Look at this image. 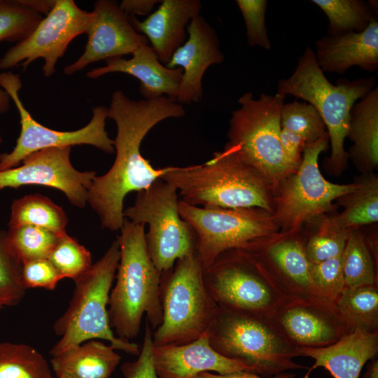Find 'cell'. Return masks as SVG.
Wrapping results in <instances>:
<instances>
[{"mask_svg": "<svg viewBox=\"0 0 378 378\" xmlns=\"http://www.w3.org/2000/svg\"><path fill=\"white\" fill-rule=\"evenodd\" d=\"M246 29L248 43L250 46H260L265 50L271 48L265 24L267 0H237Z\"/></svg>", "mask_w": 378, "mask_h": 378, "instance_id": "39", "label": "cell"}, {"mask_svg": "<svg viewBox=\"0 0 378 378\" xmlns=\"http://www.w3.org/2000/svg\"><path fill=\"white\" fill-rule=\"evenodd\" d=\"M59 236L44 228L24 225L8 227L6 239L12 253L24 263L48 258Z\"/></svg>", "mask_w": 378, "mask_h": 378, "instance_id": "33", "label": "cell"}, {"mask_svg": "<svg viewBox=\"0 0 378 378\" xmlns=\"http://www.w3.org/2000/svg\"><path fill=\"white\" fill-rule=\"evenodd\" d=\"M10 97L1 88H0V115L9 111L10 107ZM3 143V139L0 135V145Z\"/></svg>", "mask_w": 378, "mask_h": 378, "instance_id": "46", "label": "cell"}, {"mask_svg": "<svg viewBox=\"0 0 378 378\" xmlns=\"http://www.w3.org/2000/svg\"><path fill=\"white\" fill-rule=\"evenodd\" d=\"M183 105L167 97L134 101L121 90L112 94L108 118L117 126L113 140L115 158L104 175L95 176L88 203L99 217L102 227L120 230L124 222L123 202L127 194L148 188L161 178L169 167L155 169L141 153L148 132L169 118L185 115Z\"/></svg>", "mask_w": 378, "mask_h": 378, "instance_id": "1", "label": "cell"}, {"mask_svg": "<svg viewBox=\"0 0 378 378\" xmlns=\"http://www.w3.org/2000/svg\"><path fill=\"white\" fill-rule=\"evenodd\" d=\"M353 191L339 197L344 207L340 214L324 218L318 230L350 231L378 220V178L367 173Z\"/></svg>", "mask_w": 378, "mask_h": 378, "instance_id": "27", "label": "cell"}, {"mask_svg": "<svg viewBox=\"0 0 378 378\" xmlns=\"http://www.w3.org/2000/svg\"><path fill=\"white\" fill-rule=\"evenodd\" d=\"M298 356L312 358V372L323 368L334 378H359L364 365L377 357L378 331L356 330L336 342L323 347H295Z\"/></svg>", "mask_w": 378, "mask_h": 378, "instance_id": "24", "label": "cell"}, {"mask_svg": "<svg viewBox=\"0 0 378 378\" xmlns=\"http://www.w3.org/2000/svg\"><path fill=\"white\" fill-rule=\"evenodd\" d=\"M92 13L94 18L86 32L85 50L76 62L64 69L66 75H73L99 60L132 55L141 46L148 44L147 38L136 31L130 17L116 1L98 0Z\"/></svg>", "mask_w": 378, "mask_h": 378, "instance_id": "17", "label": "cell"}, {"mask_svg": "<svg viewBox=\"0 0 378 378\" xmlns=\"http://www.w3.org/2000/svg\"><path fill=\"white\" fill-rule=\"evenodd\" d=\"M178 207L181 217L194 232L203 269L226 251L250 249L284 234L272 214L262 209L196 206L180 200Z\"/></svg>", "mask_w": 378, "mask_h": 378, "instance_id": "9", "label": "cell"}, {"mask_svg": "<svg viewBox=\"0 0 378 378\" xmlns=\"http://www.w3.org/2000/svg\"><path fill=\"white\" fill-rule=\"evenodd\" d=\"M162 1L158 0H123L119 4L122 10L130 17L148 15L155 4Z\"/></svg>", "mask_w": 378, "mask_h": 378, "instance_id": "44", "label": "cell"}, {"mask_svg": "<svg viewBox=\"0 0 378 378\" xmlns=\"http://www.w3.org/2000/svg\"><path fill=\"white\" fill-rule=\"evenodd\" d=\"M211 346L220 355L273 376L306 368L296 363L295 347L268 316L217 307L206 332Z\"/></svg>", "mask_w": 378, "mask_h": 378, "instance_id": "6", "label": "cell"}, {"mask_svg": "<svg viewBox=\"0 0 378 378\" xmlns=\"http://www.w3.org/2000/svg\"><path fill=\"white\" fill-rule=\"evenodd\" d=\"M280 122L281 128L298 134L307 144L318 140L327 132L316 108L307 102L284 103Z\"/></svg>", "mask_w": 378, "mask_h": 378, "instance_id": "36", "label": "cell"}, {"mask_svg": "<svg viewBox=\"0 0 378 378\" xmlns=\"http://www.w3.org/2000/svg\"><path fill=\"white\" fill-rule=\"evenodd\" d=\"M115 72L136 78L141 83L139 91L146 99L164 96L173 101L176 99L183 75L181 68L170 69L162 64L148 44L139 48L129 59H106L104 66L93 69L86 76L95 79Z\"/></svg>", "mask_w": 378, "mask_h": 378, "instance_id": "22", "label": "cell"}, {"mask_svg": "<svg viewBox=\"0 0 378 378\" xmlns=\"http://www.w3.org/2000/svg\"><path fill=\"white\" fill-rule=\"evenodd\" d=\"M295 347H323L351 330L334 303L318 298H286L270 317Z\"/></svg>", "mask_w": 378, "mask_h": 378, "instance_id": "16", "label": "cell"}, {"mask_svg": "<svg viewBox=\"0 0 378 378\" xmlns=\"http://www.w3.org/2000/svg\"><path fill=\"white\" fill-rule=\"evenodd\" d=\"M310 374L311 372L307 371L302 378H309ZM192 378H295V374L290 372H285L273 376H262L247 372H237L223 374L205 372Z\"/></svg>", "mask_w": 378, "mask_h": 378, "instance_id": "45", "label": "cell"}, {"mask_svg": "<svg viewBox=\"0 0 378 378\" xmlns=\"http://www.w3.org/2000/svg\"><path fill=\"white\" fill-rule=\"evenodd\" d=\"M48 259L63 278L74 281L92 265L90 252L66 232L59 236Z\"/></svg>", "mask_w": 378, "mask_h": 378, "instance_id": "37", "label": "cell"}, {"mask_svg": "<svg viewBox=\"0 0 378 378\" xmlns=\"http://www.w3.org/2000/svg\"><path fill=\"white\" fill-rule=\"evenodd\" d=\"M120 360L112 346L90 340L52 356L50 363L57 378H109Z\"/></svg>", "mask_w": 378, "mask_h": 378, "instance_id": "26", "label": "cell"}, {"mask_svg": "<svg viewBox=\"0 0 378 378\" xmlns=\"http://www.w3.org/2000/svg\"><path fill=\"white\" fill-rule=\"evenodd\" d=\"M0 86L14 102L21 125L20 134L13 150L0 154V171L16 167L28 155L50 148L90 145L108 154L114 153L113 140L109 138L105 130L108 107L97 106L94 108L90 122L79 130L57 131L38 123L24 106L19 96L22 84L18 74L12 71L1 73Z\"/></svg>", "mask_w": 378, "mask_h": 378, "instance_id": "13", "label": "cell"}, {"mask_svg": "<svg viewBox=\"0 0 378 378\" xmlns=\"http://www.w3.org/2000/svg\"><path fill=\"white\" fill-rule=\"evenodd\" d=\"M6 231L0 230V309L17 305L27 288L22 275V263L6 242Z\"/></svg>", "mask_w": 378, "mask_h": 378, "instance_id": "35", "label": "cell"}, {"mask_svg": "<svg viewBox=\"0 0 378 378\" xmlns=\"http://www.w3.org/2000/svg\"><path fill=\"white\" fill-rule=\"evenodd\" d=\"M153 362L158 378H192L205 372L256 374L252 368L216 352L206 333L181 345L154 346Z\"/></svg>", "mask_w": 378, "mask_h": 378, "instance_id": "20", "label": "cell"}, {"mask_svg": "<svg viewBox=\"0 0 378 378\" xmlns=\"http://www.w3.org/2000/svg\"><path fill=\"white\" fill-rule=\"evenodd\" d=\"M196 206L259 208L272 214L274 190L258 170L223 150L201 164L169 167L161 178Z\"/></svg>", "mask_w": 378, "mask_h": 378, "instance_id": "3", "label": "cell"}, {"mask_svg": "<svg viewBox=\"0 0 378 378\" xmlns=\"http://www.w3.org/2000/svg\"><path fill=\"white\" fill-rule=\"evenodd\" d=\"M374 77L354 80L341 78L336 85L331 83L318 66L310 46L298 58L293 73L278 82L276 93L307 102L321 117L330 142V155L325 160L330 173L340 174L347 166L344 139L351 109L358 99L374 89Z\"/></svg>", "mask_w": 378, "mask_h": 378, "instance_id": "4", "label": "cell"}, {"mask_svg": "<svg viewBox=\"0 0 378 378\" xmlns=\"http://www.w3.org/2000/svg\"><path fill=\"white\" fill-rule=\"evenodd\" d=\"M119 259L116 239L99 260L74 281L69 304L53 325L60 338L50 351L52 356L90 340H106L115 350L139 354V346L115 335L109 323L107 307Z\"/></svg>", "mask_w": 378, "mask_h": 378, "instance_id": "5", "label": "cell"}, {"mask_svg": "<svg viewBox=\"0 0 378 378\" xmlns=\"http://www.w3.org/2000/svg\"><path fill=\"white\" fill-rule=\"evenodd\" d=\"M350 231L318 230L306 241L307 256L318 263L342 253Z\"/></svg>", "mask_w": 378, "mask_h": 378, "instance_id": "40", "label": "cell"}, {"mask_svg": "<svg viewBox=\"0 0 378 378\" xmlns=\"http://www.w3.org/2000/svg\"><path fill=\"white\" fill-rule=\"evenodd\" d=\"M334 305L351 332L378 331V284L345 287Z\"/></svg>", "mask_w": 378, "mask_h": 378, "instance_id": "28", "label": "cell"}, {"mask_svg": "<svg viewBox=\"0 0 378 378\" xmlns=\"http://www.w3.org/2000/svg\"><path fill=\"white\" fill-rule=\"evenodd\" d=\"M68 218L62 208L41 194H31L13 200L8 227L31 225L61 235Z\"/></svg>", "mask_w": 378, "mask_h": 378, "instance_id": "29", "label": "cell"}, {"mask_svg": "<svg viewBox=\"0 0 378 378\" xmlns=\"http://www.w3.org/2000/svg\"><path fill=\"white\" fill-rule=\"evenodd\" d=\"M120 231L117 237L120 259L108 315L116 336L130 341L138 335L144 314L151 329L162 322V274L149 255L144 225L125 218Z\"/></svg>", "mask_w": 378, "mask_h": 378, "instance_id": "2", "label": "cell"}, {"mask_svg": "<svg viewBox=\"0 0 378 378\" xmlns=\"http://www.w3.org/2000/svg\"><path fill=\"white\" fill-rule=\"evenodd\" d=\"M0 378H55L41 354L25 344L0 342Z\"/></svg>", "mask_w": 378, "mask_h": 378, "instance_id": "32", "label": "cell"}, {"mask_svg": "<svg viewBox=\"0 0 378 378\" xmlns=\"http://www.w3.org/2000/svg\"><path fill=\"white\" fill-rule=\"evenodd\" d=\"M346 137L352 142L348 156L358 169L371 173L378 165V88L351 109Z\"/></svg>", "mask_w": 378, "mask_h": 378, "instance_id": "25", "label": "cell"}, {"mask_svg": "<svg viewBox=\"0 0 378 378\" xmlns=\"http://www.w3.org/2000/svg\"><path fill=\"white\" fill-rule=\"evenodd\" d=\"M280 141L286 158L295 167L298 168L302 162L307 142L298 134L284 128L281 129Z\"/></svg>", "mask_w": 378, "mask_h": 378, "instance_id": "43", "label": "cell"}, {"mask_svg": "<svg viewBox=\"0 0 378 378\" xmlns=\"http://www.w3.org/2000/svg\"><path fill=\"white\" fill-rule=\"evenodd\" d=\"M162 319L153 332L155 346L181 345L206 333L218 305L209 293L196 251L161 276Z\"/></svg>", "mask_w": 378, "mask_h": 378, "instance_id": "8", "label": "cell"}, {"mask_svg": "<svg viewBox=\"0 0 378 378\" xmlns=\"http://www.w3.org/2000/svg\"><path fill=\"white\" fill-rule=\"evenodd\" d=\"M328 143L326 132L318 140L307 144L298 169L276 188L272 216L281 233L298 234L304 223L331 211L335 200L356 188L357 181L336 184L322 175L318 157Z\"/></svg>", "mask_w": 378, "mask_h": 378, "instance_id": "10", "label": "cell"}, {"mask_svg": "<svg viewBox=\"0 0 378 378\" xmlns=\"http://www.w3.org/2000/svg\"><path fill=\"white\" fill-rule=\"evenodd\" d=\"M286 96L261 94L257 99L248 92L239 97L232 112L223 150L258 170L274 190L295 167L280 141L281 110Z\"/></svg>", "mask_w": 378, "mask_h": 378, "instance_id": "7", "label": "cell"}, {"mask_svg": "<svg viewBox=\"0 0 378 378\" xmlns=\"http://www.w3.org/2000/svg\"><path fill=\"white\" fill-rule=\"evenodd\" d=\"M93 18L92 11L81 9L73 0H55L51 10L33 32L0 58V69H8L20 64L22 71H25L31 62L42 58L45 61L43 76H51L69 44L76 36L86 34Z\"/></svg>", "mask_w": 378, "mask_h": 378, "instance_id": "14", "label": "cell"}, {"mask_svg": "<svg viewBox=\"0 0 378 378\" xmlns=\"http://www.w3.org/2000/svg\"><path fill=\"white\" fill-rule=\"evenodd\" d=\"M316 59L323 73L346 72L357 66L368 71L378 68V19L360 32L324 36L316 42Z\"/></svg>", "mask_w": 378, "mask_h": 378, "instance_id": "23", "label": "cell"}, {"mask_svg": "<svg viewBox=\"0 0 378 378\" xmlns=\"http://www.w3.org/2000/svg\"><path fill=\"white\" fill-rule=\"evenodd\" d=\"M362 378H378V358L375 357L367 363Z\"/></svg>", "mask_w": 378, "mask_h": 378, "instance_id": "47", "label": "cell"}, {"mask_svg": "<svg viewBox=\"0 0 378 378\" xmlns=\"http://www.w3.org/2000/svg\"><path fill=\"white\" fill-rule=\"evenodd\" d=\"M328 19V34L337 36L363 31L377 18V1L312 0Z\"/></svg>", "mask_w": 378, "mask_h": 378, "instance_id": "30", "label": "cell"}, {"mask_svg": "<svg viewBox=\"0 0 378 378\" xmlns=\"http://www.w3.org/2000/svg\"><path fill=\"white\" fill-rule=\"evenodd\" d=\"M178 202L176 189L160 178L138 192L134 204L123 211L128 220L148 225V251L161 274L171 270L177 260L196 251L194 232L181 217Z\"/></svg>", "mask_w": 378, "mask_h": 378, "instance_id": "12", "label": "cell"}, {"mask_svg": "<svg viewBox=\"0 0 378 378\" xmlns=\"http://www.w3.org/2000/svg\"><path fill=\"white\" fill-rule=\"evenodd\" d=\"M22 275L27 289L43 288L52 290L57 283L64 279L48 258L22 263Z\"/></svg>", "mask_w": 378, "mask_h": 378, "instance_id": "41", "label": "cell"}, {"mask_svg": "<svg viewBox=\"0 0 378 378\" xmlns=\"http://www.w3.org/2000/svg\"><path fill=\"white\" fill-rule=\"evenodd\" d=\"M201 9L199 0H164L144 21L130 17L136 31L147 38L160 62L166 65L186 41V27Z\"/></svg>", "mask_w": 378, "mask_h": 378, "instance_id": "21", "label": "cell"}, {"mask_svg": "<svg viewBox=\"0 0 378 378\" xmlns=\"http://www.w3.org/2000/svg\"><path fill=\"white\" fill-rule=\"evenodd\" d=\"M306 241L298 234H284L270 243L246 251L255 258L286 298H318L310 276L311 262L306 254Z\"/></svg>", "mask_w": 378, "mask_h": 378, "instance_id": "18", "label": "cell"}, {"mask_svg": "<svg viewBox=\"0 0 378 378\" xmlns=\"http://www.w3.org/2000/svg\"><path fill=\"white\" fill-rule=\"evenodd\" d=\"M153 330L146 321L142 346L138 358L134 361L124 363L121 372L125 378H158L153 362Z\"/></svg>", "mask_w": 378, "mask_h": 378, "instance_id": "42", "label": "cell"}, {"mask_svg": "<svg viewBox=\"0 0 378 378\" xmlns=\"http://www.w3.org/2000/svg\"><path fill=\"white\" fill-rule=\"evenodd\" d=\"M310 276L316 296L334 303L344 289L342 253L318 263H310Z\"/></svg>", "mask_w": 378, "mask_h": 378, "instance_id": "38", "label": "cell"}, {"mask_svg": "<svg viewBox=\"0 0 378 378\" xmlns=\"http://www.w3.org/2000/svg\"><path fill=\"white\" fill-rule=\"evenodd\" d=\"M342 271L346 287L378 284L377 260L358 229L349 233L342 252Z\"/></svg>", "mask_w": 378, "mask_h": 378, "instance_id": "31", "label": "cell"}, {"mask_svg": "<svg viewBox=\"0 0 378 378\" xmlns=\"http://www.w3.org/2000/svg\"><path fill=\"white\" fill-rule=\"evenodd\" d=\"M205 286L220 307L270 317L286 297L255 258L244 249L220 253L203 269Z\"/></svg>", "mask_w": 378, "mask_h": 378, "instance_id": "11", "label": "cell"}, {"mask_svg": "<svg viewBox=\"0 0 378 378\" xmlns=\"http://www.w3.org/2000/svg\"><path fill=\"white\" fill-rule=\"evenodd\" d=\"M57 378V377H56ZM59 378H66V377H59Z\"/></svg>", "mask_w": 378, "mask_h": 378, "instance_id": "48", "label": "cell"}, {"mask_svg": "<svg viewBox=\"0 0 378 378\" xmlns=\"http://www.w3.org/2000/svg\"><path fill=\"white\" fill-rule=\"evenodd\" d=\"M188 39L173 54L165 65L183 70L176 102L189 104L202 99V78L212 64L221 63L224 55L214 29L202 16L194 18L186 28Z\"/></svg>", "mask_w": 378, "mask_h": 378, "instance_id": "19", "label": "cell"}, {"mask_svg": "<svg viewBox=\"0 0 378 378\" xmlns=\"http://www.w3.org/2000/svg\"><path fill=\"white\" fill-rule=\"evenodd\" d=\"M71 147L50 148L35 152L22 164L0 171V190L41 185L61 190L69 202L83 208L96 176L95 171L80 172L70 160Z\"/></svg>", "mask_w": 378, "mask_h": 378, "instance_id": "15", "label": "cell"}, {"mask_svg": "<svg viewBox=\"0 0 378 378\" xmlns=\"http://www.w3.org/2000/svg\"><path fill=\"white\" fill-rule=\"evenodd\" d=\"M43 18L27 0H0V42H21Z\"/></svg>", "mask_w": 378, "mask_h": 378, "instance_id": "34", "label": "cell"}]
</instances>
